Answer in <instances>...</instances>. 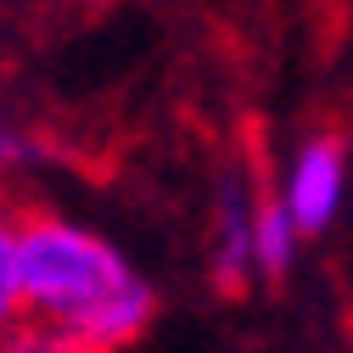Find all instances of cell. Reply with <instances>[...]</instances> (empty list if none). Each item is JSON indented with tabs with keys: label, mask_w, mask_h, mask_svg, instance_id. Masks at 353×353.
I'll use <instances>...</instances> for the list:
<instances>
[{
	"label": "cell",
	"mask_w": 353,
	"mask_h": 353,
	"mask_svg": "<svg viewBox=\"0 0 353 353\" xmlns=\"http://www.w3.org/2000/svg\"><path fill=\"white\" fill-rule=\"evenodd\" d=\"M23 320L68 353H123L157 320V286L107 230L79 213L34 208L17 230Z\"/></svg>",
	"instance_id": "1"
},
{
	"label": "cell",
	"mask_w": 353,
	"mask_h": 353,
	"mask_svg": "<svg viewBox=\"0 0 353 353\" xmlns=\"http://www.w3.org/2000/svg\"><path fill=\"white\" fill-rule=\"evenodd\" d=\"M347 185H353L347 141L331 135V129H314V135H303V141L286 152V163H281V174H275L270 191H275V202L286 208V219L297 225V236L314 241V236H325L336 219H342Z\"/></svg>",
	"instance_id": "2"
},
{
	"label": "cell",
	"mask_w": 353,
	"mask_h": 353,
	"mask_svg": "<svg viewBox=\"0 0 353 353\" xmlns=\"http://www.w3.org/2000/svg\"><path fill=\"white\" fill-rule=\"evenodd\" d=\"M258 208L263 191L241 168H225L208 196V270L219 286L258 281Z\"/></svg>",
	"instance_id": "3"
},
{
	"label": "cell",
	"mask_w": 353,
	"mask_h": 353,
	"mask_svg": "<svg viewBox=\"0 0 353 353\" xmlns=\"http://www.w3.org/2000/svg\"><path fill=\"white\" fill-rule=\"evenodd\" d=\"M303 252V236L286 219V208L275 202V191H263V208H258V275L263 281H281Z\"/></svg>",
	"instance_id": "4"
},
{
	"label": "cell",
	"mask_w": 353,
	"mask_h": 353,
	"mask_svg": "<svg viewBox=\"0 0 353 353\" xmlns=\"http://www.w3.org/2000/svg\"><path fill=\"white\" fill-rule=\"evenodd\" d=\"M17 230L23 213L12 202H0V336L23 320V292H17Z\"/></svg>",
	"instance_id": "5"
},
{
	"label": "cell",
	"mask_w": 353,
	"mask_h": 353,
	"mask_svg": "<svg viewBox=\"0 0 353 353\" xmlns=\"http://www.w3.org/2000/svg\"><path fill=\"white\" fill-rule=\"evenodd\" d=\"M39 163H46L39 135H28V129L0 118V174H23V168H39Z\"/></svg>",
	"instance_id": "6"
},
{
	"label": "cell",
	"mask_w": 353,
	"mask_h": 353,
	"mask_svg": "<svg viewBox=\"0 0 353 353\" xmlns=\"http://www.w3.org/2000/svg\"><path fill=\"white\" fill-rule=\"evenodd\" d=\"M0 353H68L51 331H39V325H28V320H17L6 336H0Z\"/></svg>",
	"instance_id": "7"
}]
</instances>
